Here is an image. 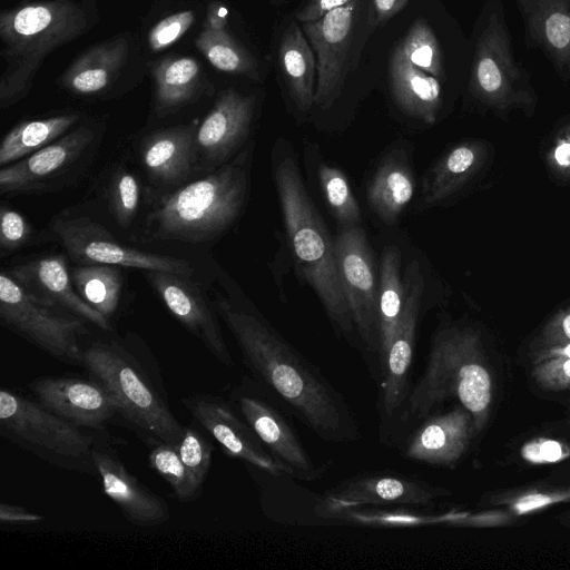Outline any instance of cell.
Returning <instances> with one entry per match:
<instances>
[{"label": "cell", "instance_id": "obj_1", "mask_svg": "<svg viewBox=\"0 0 570 570\" xmlns=\"http://www.w3.org/2000/svg\"><path fill=\"white\" fill-rule=\"evenodd\" d=\"M218 315L233 334L254 381L287 413L331 443L362 438L344 395L255 308L217 295Z\"/></svg>", "mask_w": 570, "mask_h": 570}, {"label": "cell", "instance_id": "obj_2", "mask_svg": "<svg viewBox=\"0 0 570 570\" xmlns=\"http://www.w3.org/2000/svg\"><path fill=\"white\" fill-rule=\"evenodd\" d=\"M94 0H23L0 13V107L6 109L30 91L46 58L89 32L98 22Z\"/></svg>", "mask_w": 570, "mask_h": 570}, {"label": "cell", "instance_id": "obj_3", "mask_svg": "<svg viewBox=\"0 0 570 570\" xmlns=\"http://www.w3.org/2000/svg\"><path fill=\"white\" fill-rule=\"evenodd\" d=\"M274 178L297 269L316 292L333 327L358 348L354 334L357 332L338 275L334 242L305 189L291 150H282L275 158Z\"/></svg>", "mask_w": 570, "mask_h": 570}, {"label": "cell", "instance_id": "obj_4", "mask_svg": "<svg viewBox=\"0 0 570 570\" xmlns=\"http://www.w3.org/2000/svg\"><path fill=\"white\" fill-rule=\"evenodd\" d=\"M248 151L189 184L165 194L147 215L149 237L190 244L207 243L239 216L249 186Z\"/></svg>", "mask_w": 570, "mask_h": 570}, {"label": "cell", "instance_id": "obj_5", "mask_svg": "<svg viewBox=\"0 0 570 570\" xmlns=\"http://www.w3.org/2000/svg\"><path fill=\"white\" fill-rule=\"evenodd\" d=\"M81 366L115 400L119 417L148 445H177L184 425L173 414L159 375L134 348L117 341H95L83 348Z\"/></svg>", "mask_w": 570, "mask_h": 570}, {"label": "cell", "instance_id": "obj_6", "mask_svg": "<svg viewBox=\"0 0 570 570\" xmlns=\"http://www.w3.org/2000/svg\"><path fill=\"white\" fill-rule=\"evenodd\" d=\"M0 432L50 464L98 475L92 458L98 432L79 428L9 389L0 390Z\"/></svg>", "mask_w": 570, "mask_h": 570}, {"label": "cell", "instance_id": "obj_7", "mask_svg": "<svg viewBox=\"0 0 570 570\" xmlns=\"http://www.w3.org/2000/svg\"><path fill=\"white\" fill-rule=\"evenodd\" d=\"M102 134L101 125L83 122L48 146L1 167V194L53 193L71 185L89 167Z\"/></svg>", "mask_w": 570, "mask_h": 570}, {"label": "cell", "instance_id": "obj_8", "mask_svg": "<svg viewBox=\"0 0 570 570\" xmlns=\"http://www.w3.org/2000/svg\"><path fill=\"white\" fill-rule=\"evenodd\" d=\"M0 322L60 362L81 365L86 321L38 301L7 272L0 275Z\"/></svg>", "mask_w": 570, "mask_h": 570}, {"label": "cell", "instance_id": "obj_9", "mask_svg": "<svg viewBox=\"0 0 570 570\" xmlns=\"http://www.w3.org/2000/svg\"><path fill=\"white\" fill-rule=\"evenodd\" d=\"M404 287L402 314L382 364L379 382V439L387 446L392 444L397 419L412 387L411 368L424 287L417 262H412L407 266Z\"/></svg>", "mask_w": 570, "mask_h": 570}, {"label": "cell", "instance_id": "obj_10", "mask_svg": "<svg viewBox=\"0 0 570 570\" xmlns=\"http://www.w3.org/2000/svg\"><path fill=\"white\" fill-rule=\"evenodd\" d=\"M335 258L345 298L372 377L380 381L379 283L364 230L344 227L334 240Z\"/></svg>", "mask_w": 570, "mask_h": 570}, {"label": "cell", "instance_id": "obj_11", "mask_svg": "<svg viewBox=\"0 0 570 570\" xmlns=\"http://www.w3.org/2000/svg\"><path fill=\"white\" fill-rule=\"evenodd\" d=\"M49 227L67 257L77 265L106 264L189 277L194 273L188 261L129 247L87 216L59 215L52 218Z\"/></svg>", "mask_w": 570, "mask_h": 570}, {"label": "cell", "instance_id": "obj_12", "mask_svg": "<svg viewBox=\"0 0 570 570\" xmlns=\"http://www.w3.org/2000/svg\"><path fill=\"white\" fill-rule=\"evenodd\" d=\"M230 402L289 476L307 482L322 478L326 466L315 463L286 417V411L256 381L244 376L232 391Z\"/></svg>", "mask_w": 570, "mask_h": 570}, {"label": "cell", "instance_id": "obj_13", "mask_svg": "<svg viewBox=\"0 0 570 570\" xmlns=\"http://www.w3.org/2000/svg\"><path fill=\"white\" fill-rule=\"evenodd\" d=\"M181 402L227 456L239 459L275 478L289 475L230 401L213 394H193L183 397Z\"/></svg>", "mask_w": 570, "mask_h": 570}, {"label": "cell", "instance_id": "obj_14", "mask_svg": "<svg viewBox=\"0 0 570 570\" xmlns=\"http://www.w3.org/2000/svg\"><path fill=\"white\" fill-rule=\"evenodd\" d=\"M142 274L171 315L222 364L234 366L219 315L203 289L189 276L163 271H142Z\"/></svg>", "mask_w": 570, "mask_h": 570}, {"label": "cell", "instance_id": "obj_15", "mask_svg": "<svg viewBox=\"0 0 570 570\" xmlns=\"http://www.w3.org/2000/svg\"><path fill=\"white\" fill-rule=\"evenodd\" d=\"M443 490L426 481L396 472H367L345 479L325 492L330 517L364 507H428Z\"/></svg>", "mask_w": 570, "mask_h": 570}, {"label": "cell", "instance_id": "obj_16", "mask_svg": "<svg viewBox=\"0 0 570 570\" xmlns=\"http://www.w3.org/2000/svg\"><path fill=\"white\" fill-rule=\"evenodd\" d=\"M28 386L43 407L86 430L101 432L119 416L109 391L94 379L39 376Z\"/></svg>", "mask_w": 570, "mask_h": 570}, {"label": "cell", "instance_id": "obj_17", "mask_svg": "<svg viewBox=\"0 0 570 570\" xmlns=\"http://www.w3.org/2000/svg\"><path fill=\"white\" fill-rule=\"evenodd\" d=\"M355 3L331 10L322 18L303 22V29L317 56V86L314 104L328 109L344 82V63L351 41Z\"/></svg>", "mask_w": 570, "mask_h": 570}, {"label": "cell", "instance_id": "obj_18", "mask_svg": "<svg viewBox=\"0 0 570 570\" xmlns=\"http://www.w3.org/2000/svg\"><path fill=\"white\" fill-rule=\"evenodd\" d=\"M92 458L105 493L131 524L148 528L170 519L167 502L127 470L108 442L96 438Z\"/></svg>", "mask_w": 570, "mask_h": 570}, {"label": "cell", "instance_id": "obj_19", "mask_svg": "<svg viewBox=\"0 0 570 570\" xmlns=\"http://www.w3.org/2000/svg\"><path fill=\"white\" fill-rule=\"evenodd\" d=\"M66 256H40L12 266L8 273L38 301L76 315L102 331H110V321L77 293Z\"/></svg>", "mask_w": 570, "mask_h": 570}, {"label": "cell", "instance_id": "obj_20", "mask_svg": "<svg viewBox=\"0 0 570 570\" xmlns=\"http://www.w3.org/2000/svg\"><path fill=\"white\" fill-rule=\"evenodd\" d=\"M254 109V96L234 89L222 91L197 126V157L210 166L227 163L247 138Z\"/></svg>", "mask_w": 570, "mask_h": 570}, {"label": "cell", "instance_id": "obj_21", "mask_svg": "<svg viewBox=\"0 0 570 570\" xmlns=\"http://www.w3.org/2000/svg\"><path fill=\"white\" fill-rule=\"evenodd\" d=\"M197 126L177 125L150 132L140 142L139 157L149 181L158 187H175L197 165Z\"/></svg>", "mask_w": 570, "mask_h": 570}, {"label": "cell", "instance_id": "obj_22", "mask_svg": "<svg viewBox=\"0 0 570 570\" xmlns=\"http://www.w3.org/2000/svg\"><path fill=\"white\" fill-rule=\"evenodd\" d=\"M130 46L129 33H120L94 45L67 67L57 83L73 96H105L125 69Z\"/></svg>", "mask_w": 570, "mask_h": 570}, {"label": "cell", "instance_id": "obj_23", "mask_svg": "<svg viewBox=\"0 0 570 570\" xmlns=\"http://www.w3.org/2000/svg\"><path fill=\"white\" fill-rule=\"evenodd\" d=\"M462 433L463 423L458 413L430 414L409 430L395 446L409 460L442 465L455 459Z\"/></svg>", "mask_w": 570, "mask_h": 570}, {"label": "cell", "instance_id": "obj_24", "mask_svg": "<svg viewBox=\"0 0 570 570\" xmlns=\"http://www.w3.org/2000/svg\"><path fill=\"white\" fill-rule=\"evenodd\" d=\"M154 110L158 117L177 112L195 102L207 89L199 61L189 56H170L155 63Z\"/></svg>", "mask_w": 570, "mask_h": 570}, {"label": "cell", "instance_id": "obj_25", "mask_svg": "<svg viewBox=\"0 0 570 570\" xmlns=\"http://www.w3.org/2000/svg\"><path fill=\"white\" fill-rule=\"evenodd\" d=\"M393 97L409 116L433 124L441 102V86L438 79L414 66L395 48L390 66Z\"/></svg>", "mask_w": 570, "mask_h": 570}, {"label": "cell", "instance_id": "obj_26", "mask_svg": "<svg viewBox=\"0 0 570 570\" xmlns=\"http://www.w3.org/2000/svg\"><path fill=\"white\" fill-rule=\"evenodd\" d=\"M415 180L405 160L391 155L380 166L367 186V202L385 224L393 225L411 202Z\"/></svg>", "mask_w": 570, "mask_h": 570}, {"label": "cell", "instance_id": "obj_27", "mask_svg": "<svg viewBox=\"0 0 570 570\" xmlns=\"http://www.w3.org/2000/svg\"><path fill=\"white\" fill-rule=\"evenodd\" d=\"M405 298L404 282L401 279V253L397 247H385L381 258L377 338L380 376L385 355L394 337ZM380 382V381H379Z\"/></svg>", "mask_w": 570, "mask_h": 570}, {"label": "cell", "instance_id": "obj_28", "mask_svg": "<svg viewBox=\"0 0 570 570\" xmlns=\"http://www.w3.org/2000/svg\"><path fill=\"white\" fill-rule=\"evenodd\" d=\"M481 142H463L449 150L432 168L424 186V200L438 204L461 188L485 159Z\"/></svg>", "mask_w": 570, "mask_h": 570}, {"label": "cell", "instance_id": "obj_29", "mask_svg": "<svg viewBox=\"0 0 570 570\" xmlns=\"http://www.w3.org/2000/svg\"><path fill=\"white\" fill-rule=\"evenodd\" d=\"M80 119V114L69 112L17 124L1 140V167L20 160L53 142L72 129Z\"/></svg>", "mask_w": 570, "mask_h": 570}, {"label": "cell", "instance_id": "obj_30", "mask_svg": "<svg viewBox=\"0 0 570 570\" xmlns=\"http://www.w3.org/2000/svg\"><path fill=\"white\" fill-rule=\"evenodd\" d=\"M279 65L296 107L307 111L314 104L315 60L301 28L292 22L278 50Z\"/></svg>", "mask_w": 570, "mask_h": 570}, {"label": "cell", "instance_id": "obj_31", "mask_svg": "<svg viewBox=\"0 0 570 570\" xmlns=\"http://www.w3.org/2000/svg\"><path fill=\"white\" fill-rule=\"evenodd\" d=\"M70 273L73 286L81 298L110 321L118 309L124 285L120 266L77 265Z\"/></svg>", "mask_w": 570, "mask_h": 570}, {"label": "cell", "instance_id": "obj_32", "mask_svg": "<svg viewBox=\"0 0 570 570\" xmlns=\"http://www.w3.org/2000/svg\"><path fill=\"white\" fill-rule=\"evenodd\" d=\"M195 46L217 70L252 79L258 78L257 61L226 29L203 28Z\"/></svg>", "mask_w": 570, "mask_h": 570}, {"label": "cell", "instance_id": "obj_33", "mask_svg": "<svg viewBox=\"0 0 570 570\" xmlns=\"http://www.w3.org/2000/svg\"><path fill=\"white\" fill-rule=\"evenodd\" d=\"M148 461L150 468L170 487L180 502H191L199 498V485L181 461L175 445L161 443L151 448Z\"/></svg>", "mask_w": 570, "mask_h": 570}, {"label": "cell", "instance_id": "obj_34", "mask_svg": "<svg viewBox=\"0 0 570 570\" xmlns=\"http://www.w3.org/2000/svg\"><path fill=\"white\" fill-rule=\"evenodd\" d=\"M317 176L324 197L342 228L358 226L360 207L344 173L336 167L322 164L317 169Z\"/></svg>", "mask_w": 570, "mask_h": 570}, {"label": "cell", "instance_id": "obj_35", "mask_svg": "<svg viewBox=\"0 0 570 570\" xmlns=\"http://www.w3.org/2000/svg\"><path fill=\"white\" fill-rule=\"evenodd\" d=\"M139 180L124 165L117 166L107 185V200L116 223L127 228L135 219L140 205Z\"/></svg>", "mask_w": 570, "mask_h": 570}, {"label": "cell", "instance_id": "obj_36", "mask_svg": "<svg viewBox=\"0 0 570 570\" xmlns=\"http://www.w3.org/2000/svg\"><path fill=\"white\" fill-rule=\"evenodd\" d=\"M397 47L414 66L433 77L440 76L438 42L425 21L417 20Z\"/></svg>", "mask_w": 570, "mask_h": 570}, {"label": "cell", "instance_id": "obj_37", "mask_svg": "<svg viewBox=\"0 0 570 570\" xmlns=\"http://www.w3.org/2000/svg\"><path fill=\"white\" fill-rule=\"evenodd\" d=\"M176 449L194 480L204 487L214 451L210 440L195 426L184 425Z\"/></svg>", "mask_w": 570, "mask_h": 570}, {"label": "cell", "instance_id": "obj_38", "mask_svg": "<svg viewBox=\"0 0 570 570\" xmlns=\"http://www.w3.org/2000/svg\"><path fill=\"white\" fill-rule=\"evenodd\" d=\"M458 397L465 409L473 413L487 407L491 399V383L488 372L479 364L463 363Z\"/></svg>", "mask_w": 570, "mask_h": 570}, {"label": "cell", "instance_id": "obj_39", "mask_svg": "<svg viewBox=\"0 0 570 570\" xmlns=\"http://www.w3.org/2000/svg\"><path fill=\"white\" fill-rule=\"evenodd\" d=\"M40 235L29 220L18 210L1 206L0 208V246L2 254L38 243Z\"/></svg>", "mask_w": 570, "mask_h": 570}, {"label": "cell", "instance_id": "obj_40", "mask_svg": "<svg viewBox=\"0 0 570 570\" xmlns=\"http://www.w3.org/2000/svg\"><path fill=\"white\" fill-rule=\"evenodd\" d=\"M196 16L191 9L171 12L158 20L148 31V46L158 52L175 45L193 26Z\"/></svg>", "mask_w": 570, "mask_h": 570}, {"label": "cell", "instance_id": "obj_41", "mask_svg": "<svg viewBox=\"0 0 570 570\" xmlns=\"http://www.w3.org/2000/svg\"><path fill=\"white\" fill-rule=\"evenodd\" d=\"M548 40L556 48H563L570 41V18L563 13L551 14L546 22Z\"/></svg>", "mask_w": 570, "mask_h": 570}, {"label": "cell", "instance_id": "obj_42", "mask_svg": "<svg viewBox=\"0 0 570 570\" xmlns=\"http://www.w3.org/2000/svg\"><path fill=\"white\" fill-rule=\"evenodd\" d=\"M548 161L554 171L570 174V131L563 132L553 142Z\"/></svg>", "mask_w": 570, "mask_h": 570}, {"label": "cell", "instance_id": "obj_43", "mask_svg": "<svg viewBox=\"0 0 570 570\" xmlns=\"http://www.w3.org/2000/svg\"><path fill=\"white\" fill-rule=\"evenodd\" d=\"M350 1L351 0H308L304 8L297 13L296 18L302 22L317 20L331 10L343 7Z\"/></svg>", "mask_w": 570, "mask_h": 570}, {"label": "cell", "instance_id": "obj_44", "mask_svg": "<svg viewBox=\"0 0 570 570\" xmlns=\"http://www.w3.org/2000/svg\"><path fill=\"white\" fill-rule=\"evenodd\" d=\"M524 458L533 462H554L562 456V449L556 441L530 444L523 451Z\"/></svg>", "mask_w": 570, "mask_h": 570}, {"label": "cell", "instance_id": "obj_45", "mask_svg": "<svg viewBox=\"0 0 570 570\" xmlns=\"http://www.w3.org/2000/svg\"><path fill=\"white\" fill-rule=\"evenodd\" d=\"M478 80L481 88L487 92H494L500 88L501 73L492 59H481L478 66Z\"/></svg>", "mask_w": 570, "mask_h": 570}, {"label": "cell", "instance_id": "obj_46", "mask_svg": "<svg viewBox=\"0 0 570 570\" xmlns=\"http://www.w3.org/2000/svg\"><path fill=\"white\" fill-rule=\"evenodd\" d=\"M409 0H373L372 27H376L400 12Z\"/></svg>", "mask_w": 570, "mask_h": 570}, {"label": "cell", "instance_id": "obj_47", "mask_svg": "<svg viewBox=\"0 0 570 570\" xmlns=\"http://www.w3.org/2000/svg\"><path fill=\"white\" fill-rule=\"evenodd\" d=\"M41 519L40 514L33 513L24 507L4 502L0 504V520L2 522H36Z\"/></svg>", "mask_w": 570, "mask_h": 570}, {"label": "cell", "instance_id": "obj_48", "mask_svg": "<svg viewBox=\"0 0 570 570\" xmlns=\"http://www.w3.org/2000/svg\"><path fill=\"white\" fill-rule=\"evenodd\" d=\"M227 9L220 2H212L206 11L203 28L224 30L227 27Z\"/></svg>", "mask_w": 570, "mask_h": 570}, {"label": "cell", "instance_id": "obj_49", "mask_svg": "<svg viewBox=\"0 0 570 570\" xmlns=\"http://www.w3.org/2000/svg\"><path fill=\"white\" fill-rule=\"evenodd\" d=\"M551 502V499L542 494H532L522 498L515 505L520 513L543 507Z\"/></svg>", "mask_w": 570, "mask_h": 570}, {"label": "cell", "instance_id": "obj_50", "mask_svg": "<svg viewBox=\"0 0 570 570\" xmlns=\"http://www.w3.org/2000/svg\"><path fill=\"white\" fill-rule=\"evenodd\" d=\"M560 330L563 333V335L570 340V308L566 311L560 317Z\"/></svg>", "mask_w": 570, "mask_h": 570}, {"label": "cell", "instance_id": "obj_51", "mask_svg": "<svg viewBox=\"0 0 570 570\" xmlns=\"http://www.w3.org/2000/svg\"><path fill=\"white\" fill-rule=\"evenodd\" d=\"M564 372L568 376H570V360H568L566 363H564Z\"/></svg>", "mask_w": 570, "mask_h": 570}, {"label": "cell", "instance_id": "obj_52", "mask_svg": "<svg viewBox=\"0 0 570 570\" xmlns=\"http://www.w3.org/2000/svg\"><path fill=\"white\" fill-rule=\"evenodd\" d=\"M564 353L570 356V344L566 347Z\"/></svg>", "mask_w": 570, "mask_h": 570}]
</instances>
